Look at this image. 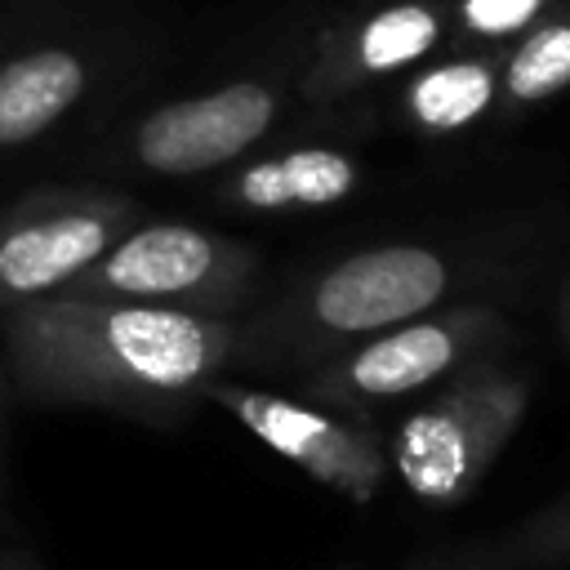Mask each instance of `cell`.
I'll list each match as a JSON object with an SVG mask.
<instances>
[{
    "instance_id": "obj_9",
    "label": "cell",
    "mask_w": 570,
    "mask_h": 570,
    "mask_svg": "<svg viewBox=\"0 0 570 570\" xmlns=\"http://www.w3.org/2000/svg\"><path fill=\"white\" fill-rule=\"evenodd\" d=\"M450 31L445 0H383L321 31L307 67L303 94L316 102L352 98L374 89L436 53Z\"/></svg>"
},
{
    "instance_id": "obj_16",
    "label": "cell",
    "mask_w": 570,
    "mask_h": 570,
    "mask_svg": "<svg viewBox=\"0 0 570 570\" xmlns=\"http://www.w3.org/2000/svg\"><path fill=\"white\" fill-rule=\"evenodd\" d=\"M9 401H13V387L0 361V494H4V463H9Z\"/></svg>"
},
{
    "instance_id": "obj_15",
    "label": "cell",
    "mask_w": 570,
    "mask_h": 570,
    "mask_svg": "<svg viewBox=\"0 0 570 570\" xmlns=\"http://www.w3.org/2000/svg\"><path fill=\"white\" fill-rule=\"evenodd\" d=\"M512 557L521 566H561V561H570V494H561L552 508H543L534 521H525L517 530Z\"/></svg>"
},
{
    "instance_id": "obj_17",
    "label": "cell",
    "mask_w": 570,
    "mask_h": 570,
    "mask_svg": "<svg viewBox=\"0 0 570 570\" xmlns=\"http://www.w3.org/2000/svg\"><path fill=\"white\" fill-rule=\"evenodd\" d=\"M0 570H31L27 561H0Z\"/></svg>"
},
{
    "instance_id": "obj_11",
    "label": "cell",
    "mask_w": 570,
    "mask_h": 570,
    "mask_svg": "<svg viewBox=\"0 0 570 570\" xmlns=\"http://www.w3.org/2000/svg\"><path fill=\"white\" fill-rule=\"evenodd\" d=\"M94 85V58L76 45H36L0 62V151L45 138Z\"/></svg>"
},
{
    "instance_id": "obj_4",
    "label": "cell",
    "mask_w": 570,
    "mask_h": 570,
    "mask_svg": "<svg viewBox=\"0 0 570 570\" xmlns=\"http://www.w3.org/2000/svg\"><path fill=\"white\" fill-rule=\"evenodd\" d=\"M454 281L459 267L432 245H370L312 276L303 294L289 303V312L263 321V330L240 325V343L263 338L272 343V352L298 361L316 352H343L347 343H361L432 307H445Z\"/></svg>"
},
{
    "instance_id": "obj_5",
    "label": "cell",
    "mask_w": 570,
    "mask_h": 570,
    "mask_svg": "<svg viewBox=\"0 0 570 570\" xmlns=\"http://www.w3.org/2000/svg\"><path fill=\"white\" fill-rule=\"evenodd\" d=\"M254 285L258 254L245 240L196 223H134L71 285H62V294L236 316L254 298Z\"/></svg>"
},
{
    "instance_id": "obj_8",
    "label": "cell",
    "mask_w": 570,
    "mask_h": 570,
    "mask_svg": "<svg viewBox=\"0 0 570 570\" xmlns=\"http://www.w3.org/2000/svg\"><path fill=\"white\" fill-rule=\"evenodd\" d=\"M281 89L267 80H227L218 89L160 102L125 129L129 165L165 178L227 169L249 156L281 120Z\"/></svg>"
},
{
    "instance_id": "obj_7",
    "label": "cell",
    "mask_w": 570,
    "mask_h": 570,
    "mask_svg": "<svg viewBox=\"0 0 570 570\" xmlns=\"http://www.w3.org/2000/svg\"><path fill=\"white\" fill-rule=\"evenodd\" d=\"M200 401L232 414L267 450H276L298 472H307L316 485H325L352 503H370L392 476L387 436L379 423L347 419L316 401H294V396H281L267 387H249L227 374L209 379L200 387Z\"/></svg>"
},
{
    "instance_id": "obj_1",
    "label": "cell",
    "mask_w": 570,
    "mask_h": 570,
    "mask_svg": "<svg viewBox=\"0 0 570 570\" xmlns=\"http://www.w3.org/2000/svg\"><path fill=\"white\" fill-rule=\"evenodd\" d=\"M240 356L236 316L45 294L0 312V361L13 396L178 423L200 387Z\"/></svg>"
},
{
    "instance_id": "obj_2",
    "label": "cell",
    "mask_w": 570,
    "mask_h": 570,
    "mask_svg": "<svg viewBox=\"0 0 570 570\" xmlns=\"http://www.w3.org/2000/svg\"><path fill=\"white\" fill-rule=\"evenodd\" d=\"M530 396L534 379L525 370L476 361L396 414L383 432L387 468L419 503L459 508L517 436Z\"/></svg>"
},
{
    "instance_id": "obj_14",
    "label": "cell",
    "mask_w": 570,
    "mask_h": 570,
    "mask_svg": "<svg viewBox=\"0 0 570 570\" xmlns=\"http://www.w3.org/2000/svg\"><path fill=\"white\" fill-rule=\"evenodd\" d=\"M557 0H454L450 27L472 49H503L525 27H534Z\"/></svg>"
},
{
    "instance_id": "obj_12",
    "label": "cell",
    "mask_w": 570,
    "mask_h": 570,
    "mask_svg": "<svg viewBox=\"0 0 570 570\" xmlns=\"http://www.w3.org/2000/svg\"><path fill=\"white\" fill-rule=\"evenodd\" d=\"M401 111L419 134H463L490 111H499V53L468 49L459 58L419 62L401 89Z\"/></svg>"
},
{
    "instance_id": "obj_10",
    "label": "cell",
    "mask_w": 570,
    "mask_h": 570,
    "mask_svg": "<svg viewBox=\"0 0 570 570\" xmlns=\"http://www.w3.org/2000/svg\"><path fill=\"white\" fill-rule=\"evenodd\" d=\"M365 183V165L361 156L343 151V147H285V151H267L249 165H240L227 187L223 200L249 214H298V209H330L343 205L361 191Z\"/></svg>"
},
{
    "instance_id": "obj_3",
    "label": "cell",
    "mask_w": 570,
    "mask_h": 570,
    "mask_svg": "<svg viewBox=\"0 0 570 570\" xmlns=\"http://www.w3.org/2000/svg\"><path fill=\"white\" fill-rule=\"evenodd\" d=\"M512 325L490 303H445L423 316H410L392 330H379L361 343H347L321 361L298 387L303 401L338 410L347 419L379 423L387 410H405L423 392L441 387L476 361H494L508 347Z\"/></svg>"
},
{
    "instance_id": "obj_6",
    "label": "cell",
    "mask_w": 570,
    "mask_h": 570,
    "mask_svg": "<svg viewBox=\"0 0 570 570\" xmlns=\"http://www.w3.org/2000/svg\"><path fill=\"white\" fill-rule=\"evenodd\" d=\"M134 223L138 200L107 187H36L0 209V312L71 285Z\"/></svg>"
},
{
    "instance_id": "obj_13",
    "label": "cell",
    "mask_w": 570,
    "mask_h": 570,
    "mask_svg": "<svg viewBox=\"0 0 570 570\" xmlns=\"http://www.w3.org/2000/svg\"><path fill=\"white\" fill-rule=\"evenodd\" d=\"M499 53V111H525L570 89V0H557L534 27Z\"/></svg>"
},
{
    "instance_id": "obj_18",
    "label": "cell",
    "mask_w": 570,
    "mask_h": 570,
    "mask_svg": "<svg viewBox=\"0 0 570 570\" xmlns=\"http://www.w3.org/2000/svg\"><path fill=\"white\" fill-rule=\"evenodd\" d=\"M566 334H570V289H566Z\"/></svg>"
}]
</instances>
